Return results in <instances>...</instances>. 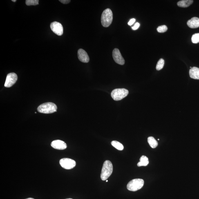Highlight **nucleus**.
Wrapping results in <instances>:
<instances>
[{"instance_id":"11","label":"nucleus","mask_w":199,"mask_h":199,"mask_svg":"<svg viewBox=\"0 0 199 199\" xmlns=\"http://www.w3.org/2000/svg\"><path fill=\"white\" fill-rule=\"evenodd\" d=\"M52 147L58 150H64L67 148L66 144L64 141L59 140L54 141L51 144Z\"/></svg>"},{"instance_id":"26","label":"nucleus","mask_w":199,"mask_h":199,"mask_svg":"<svg viewBox=\"0 0 199 199\" xmlns=\"http://www.w3.org/2000/svg\"><path fill=\"white\" fill-rule=\"evenodd\" d=\"M34 199L30 198H27V199Z\"/></svg>"},{"instance_id":"6","label":"nucleus","mask_w":199,"mask_h":199,"mask_svg":"<svg viewBox=\"0 0 199 199\" xmlns=\"http://www.w3.org/2000/svg\"><path fill=\"white\" fill-rule=\"evenodd\" d=\"M59 163L62 167L67 170L73 169L76 165L75 161L69 158H63L61 159Z\"/></svg>"},{"instance_id":"3","label":"nucleus","mask_w":199,"mask_h":199,"mask_svg":"<svg viewBox=\"0 0 199 199\" xmlns=\"http://www.w3.org/2000/svg\"><path fill=\"white\" fill-rule=\"evenodd\" d=\"M57 107L53 103L47 102L40 105L38 107V111L44 114H51L57 111Z\"/></svg>"},{"instance_id":"24","label":"nucleus","mask_w":199,"mask_h":199,"mask_svg":"<svg viewBox=\"0 0 199 199\" xmlns=\"http://www.w3.org/2000/svg\"><path fill=\"white\" fill-rule=\"evenodd\" d=\"M135 19H132L130 20L129 22L128 23V24L130 26H131L133 25L135 21Z\"/></svg>"},{"instance_id":"19","label":"nucleus","mask_w":199,"mask_h":199,"mask_svg":"<svg viewBox=\"0 0 199 199\" xmlns=\"http://www.w3.org/2000/svg\"><path fill=\"white\" fill-rule=\"evenodd\" d=\"M26 5L27 6H35L39 4V0H26Z\"/></svg>"},{"instance_id":"10","label":"nucleus","mask_w":199,"mask_h":199,"mask_svg":"<svg viewBox=\"0 0 199 199\" xmlns=\"http://www.w3.org/2000/svg\"><path fill=\"white\" fill-rule=\"evenodd\" d=\"M77 55L78 59L81 62L84 63H88L89 62V56L87 53L82 49H80L78 51Z\"/></svg>"},{"instance_id":"8","label":"nucleus","mask_w":199,"mask_h":199,"mask_svg":"<svg viewBox=\"0 0 199 199\" xmlns=\"http://www.w3.org/2000/svg\"><path fill=\"white\" fill-rule=\"evenodd\" d=\"M50 28L52 31L57 35L59 36L62 35L64 29L61 23L57 21H54L51 24Z\"/></svg>"},{"instance_id":"16","label":"nucleus","mask_w":199,"mask_h":199,"mask_svg":"<svg viewBox=\"0 0 199 199\" xmlns=\"http://www.w3.org/2000/svg\"><path fill=\"white\" fill-rule=\"evenodd\" d=\"M148 141L152 148H155L158 145V142L153 137H148Z\"/></svg>"},{"instance_id":"17","label":"nucleus","mask_w":199,"mask_h":199,"mask_svg":"<svg viewBox=\"0 0 199 199\" xmlns=\"http://www.w3.org/2000/svg\"><path fill=\"white\" fill-rule=\"evenodd\" d=\"M112 145L116 149L122 151L124 149V146L121 143L117 141H114L111 142Z\"/></svg>"},{"instance_id":"18","label":"nucleus","mask_w":199,"mask_h":199,"mask_svg":"<svg viewBox=\"0 0 199 199\" xmlns=\"http://www.w3.org/2000/svg\"><path fill=\"white\" fill-rule=\"evenodd\" d=\"M164 64V61L163 59L161 58L159 59L156 65V69L157 70H159L162 69L163 67Z\"/></svg>"},{"instance_id":"5","label":"nucleus","mask_w":199,"mask_h":199,"mask_svg":"<svg viewBox=\"0 0 199 199\" xmlns=\"http://www.w3.org/2000/svg\"><path fill=\"white\" fill-rule=\"evenodd\" d=\"M129 92L126 88H117L114 90L111 93V96L114 100L119 101L126 97Z\"/></svg>"},{"instance_id":"4","label":"nucleus","mask_w":199,"mask_h":199,"mask_svg":"<svg viewBox=\"0 0 199 199\" xmlns=\"http://www.w3.org/2000/svg\"><path fill=\"white\" fill-rule=\"evenodd\" d=\"M144 180L142 179H134L128 182L127 189L130 191H136L141 189L144 186Z\"/></svg>"},{"instance_id":"23","label":"nucleus","mask_w":199,"mask_h":199,"mask_svg":"<svg viewBox=\"0 0 199 199\" xmlns=\"http://www.w3.org/2000/svg\"><path fill=\"white\" fill-rule=\"evenodd\" d=\"M59 1L64 4H68L70 2V1H69V0H59Z\"/></svg>"},{"instance_id":"20","label":"nucleus","mask_w":199,"mask_h":199,"mask_svg":"<svg viewBox=\"0 0 199 199\" xmlns=\"http://www.w3.org/2000/svg\"><path fill=\"white\" fill-rule=\"evenodd\" d=\"M192 42L194 44L199 43V33L193 34L191 38Z\"/></svg>"},{"instance_id":"22","label":"nucleus","mask_w":199,"mask_h":199,"mask_svg":"<svg viewBox=\"0 0 199 199\" xmlns=\"http://www.w3.org/2000/svg\"><path fill=\"white\" fill-rule=\"evenodd\" d=\"M139 26H140V24L138 23H137L135 24L134 26L132 27V28L133 30H136L138 28Z\"/></svg>"},{"instance_id":"2","label":"nucleus","mask_w":199,"mask_h":199,"mask_svg":"<svg viewBox=\"0 0 199 199\" xmlns=\"http://www.w3.org/2000/svg\"><path fill=\"white\" fill-rule=\"evenodd\" d=\"M113 19V14L110 9H107L102 13L101 23L105 28H107L111 24Z\"/></svg>"},{"instance_id":"7","label":"nucleus","mask_w":199,"mask_h":199,"mask_svg":"<svg viewBox=\"0 0 199 199\" xmlns=\"http://www.w3.org/2000/svg\"><path fill=\"white\" fill-rule=\"evenodd\" d=\"M17 80V75L14 73H9L7 76L5 86L6 88H10L15 84Z\"/></svg>"},{"instance_id":"28","label":"nucleus","mask_w":199,"mask_h":199,"mask_svg":"<svg viewBox=\"0 0 199 199\" xmlns=\"http://www.w3.org/2000/svg\"><path fill=\"white\" fill-rule=\"evenodd\" d=\"M72 199L69 198V199Z\"/></svg>"},{"instance_id":"1","label":"nucleus","mask_w":199,"mask_h":199,"mask_svg":"<svg viewBox=\"0 0 199 199\" xmlns=\"http://www.w3.org/2000/svg\"><path fill=\"white\" fill-rule=\"evenodd\" d=\"M113 171V166L112 163L109 160H106L103 165L101 178L103 181L107 180L112 174Z\"/></svg>"},{"instance_id":"12","label":"nucleus","mask_w":199,"mask_h":199,"mask_svg":"<svg viewBox=\"0 0 199 199\" xmlns=\"http://www.w3.org/2000/svg\"><path fill=\"white\" fill-rule=\"evenodd\" d=\"M188 26L192 28H195L199 27V18L193 17L188 21L187 22Z\"/></svg>"},{"instance_id":"13","label":"nucleus","mask_w":199,"mask_h":199,"mask_svg":"<svg viewBox=\"0 0 199 199\" xmlns=\"http://www.w3.org/2000/svg\"><path fill=\"white\" fill-rule=\"evenodd\" d=\"M190 77L195 79H199V68L193 67L191 68L189 71Z\"/></svg>"},{"instance_id":"15","label":"nucleus","mask_w":199,"mask_h":199,"mask_svg":"<svg viewBox=\"0 0 199 199\" xmlns=\"http://www.w3.org/2000/svg\"><path fill=\"white\" fill-rule=\"evenodd\" d=\"M149 163V160H148V157L145 156H142L141 157L140 162L137 164V165L138 167L142 166H147Z\"/></svg>"},{"instance_id":"9","label":"nucleus","mask_w":199,"mask_h":199,"mask_svg":"<svg viewBox=\"0 0 199 199\" xmlns=\"http://www.w3.org/2000/svg\"><path fill=\"white\" fill-rule=\"evenodd\" d=\"M113 57L114 61L117 64L123 65L125 64V60L123 58L120 51L117 48H115L113 51Z\"/></svg>"},{"instance_id":"25","label":"nucleus","mask_w":199,"mask_h":199,"mask_svg":"<svg viewBox=\"0 0 199 199\" xmlns=\"http://www.w3.org/2000/svg\"><path fill=\"white\" fill-rule=\"evenodd\" d=\"M12 2H16L17 1H16V0H12Z\"/></svg>"},{"instance_id":"21","label":"nucleus","mask_w":199,"mask_h":199,"mask_svg":"<svg viewBox=\"0 0 199 199\" xmlns=\"http://www.w3.org/2000/svg\"><path fill=\"white\" fill-rule=\"evenodd\" d=\"M167 27L166 25H162L158 27L157 28V32L160 33H163L167 31Z\"/></svg>"},{"instance_id":"14","label":"nucleus","mask_w":199,"mask_h":199,"mask_svg":"<svg viewBox=\"0 0 199 199\" xmlns=\"http://www.w3.org/2000/svg\"><path fill=\"white\" fill-rule=\"evenodd\" d=\"M193 2V1L192 0H182L178 2L177 4L179 7L185 8L189 6Z\"/></svg>"},{"instance_id":"27","label":"nucleus","mask_w":199,"mask_h":199,"mask_svg":"<svg viewBox=\"0 0 199 199\" xmlns=\"http://www.w3.org/2000/svg\"><path fill=\"white\" fill-rule=\"evenodd\" d=\"M106 182H108V180H106Z\"/></svg>"}]
</instances>
